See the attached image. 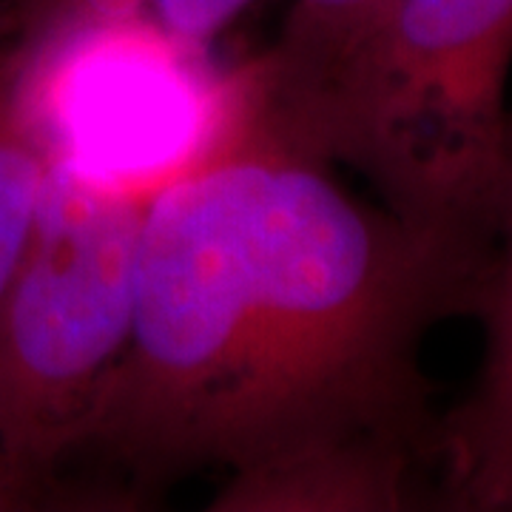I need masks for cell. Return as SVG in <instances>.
Returning <instances> with one entry per match:
<instances>
[{"label":"cell","mask_w":512,"mask_h":512,"mask_svg":"<svg viewBox=\"0 0 512 512\" xmlns=\"http://www.w3.org/2000/svg\"><path fill=\"white\" fill-rule=\"evenodd\" d=\"M325 165L228 89L205 146L148 194L131 339L77 453L134 493L342 444L439 456L421 345L481 313L495 245L367 205Z\"/></svg>","instance_id":"cell-1"},{"label":"cell","mask_w":512,"mask_h":512,"mask_svg":"<svg viewBox=\"0 0 512 512\" xmlns=\"http://www.w3.org/2000/svg\"><path fill=\"white\" fill-rule=\"evenodd\" d=\"M512 0H393L322 72L282 89L237 74L282 140L345 163L404 220L493 242L507 171Z\"/></svg>","instance_id":"cell-2"},{"label":"cell","mask_w":512,"mask_h":512,"mask_svg":"<svg viewBox=\"0 0 512 512\" xmlns=\"http://www.w3.org/2000/svg\"><path fill=\"white\" fill-rule=\"evenodd\" d=\"M148 194L52 154L35 234L0 305V450L32 476L80 450L126 353Z\"/></svg>","instance_id":"cell-3"},{"label":"cell","mask_w":512,"mask_h":512,"mask_svg":"<svg viewBox=\"0 0 512 512\" xmlns=\"http://www.w3.org/2000/svg\"><path fill=\"white\" fill-rule=\"evenodd\" d=\"M419 461L382 444H342L231 478L214 512H396L410 507Z\"/></svg>","instance_id":"cell-4"},{"label":"cell","mask_w":512,"mask_h":512,"mask_svg":"<svg viewBox=\"0 0 512 512\" xmlns=\"http://www.w3.org/2000/svg\"><path fill=\"white\" fill-rule=\"evenodd\" d=\"M487 350L470 396L441 419L439 456L458 510H512V288L487 293L478 313Z\"/></svg>","instance_id":"cell-5"},{"label":"cell","mask_w":512,"mask_h":512,"mask_svg":"<svg viewBox=\"0 0 512 512\" xmlns=\"http://www.w3.org/2000/svg\"><path fill=\"white\" fill-rule=\"evenodd\" d=\"M20 77V49L0 55V305L35 234L52 165V151L26 109Z\"/></svg>","instance_id":"cell-6"},{"label":"cell","mask_w":512,"mask_h":512,"mask_svg":"<svg viewBox=\"0 0 512 512\" xmlns=\"http://www.w3.org/2000/svg\"><path fill=\"white\" fill-rule=\"evenodd\" d=\"M393 0H293L271 52L242 77L256 89H282L322 72L379 23Z\"/></svg>","instance_id":"cell-7"},{"label":"cell","mask_w":512,"mask_h":512,"mask_svg":"<svg viewBox=\"0 0 512 512\" xmlns=\"http://www.w3.org/2000/svg\"><path fill=\"white\" fill-rule=\"evenodd\" d=\"M251 0H23L18 9L23 40L63 29L146 18L188 49L208 43Z\"/></svg>","instance_id":"cell-8"},{"label":"cell","mask_w":512,"mask_h":512,"mask_svg":"<svg viewBox=\"0 0 512 512\" xmlns=\"http://www.w3.org/2000/svg\"><path fill=\"white\" fill-rule=\"evenodd\" d=\"M493 239H495V262L487 293L510 291L512 288V157L507 160V171L501 180V191L495 200L493 217Z\"/></svg>","instance_id":"cell-9"},{"label":"cell","mask_w":512,"mask_h":512,"mask_svg":"<svg viewBox=\"0 0 512 512\" xmlns=\"http://www.w3.org/2000/svg\"><path fill=\"white\" fill-rule=\"evenodd\" d=\"M512 157V114H510V126H507V160Z\"/></svg>","instance_id":"cell-10"},{"label":"cell","mask_w":512,"mask_h":512,"mask_svg":"<svg viewBox=\"0 0 512 512\" xmlns=\"http://www.w3.org/2000/svg\"><path fill=\"white\" fill-rule=\"evenodd\" d=\"M20 3H23V0H0V9H6V6H15V9H20Z\"/></svg>","instance_id":"cell-11"},{"label":"cell","mask_w":512,"mask_h":512,"mask_svg":"<svg viewBox=\"0 0 512 512\" xmlns=\"http://www.w3.org/2000/svg\"><path fill=\"white\" fill-rule=\"evenodd\" d=\"M0 456H6V453H3V450H0Z\"/></svg>","instance_id":"cell-12"}]
</instances>
